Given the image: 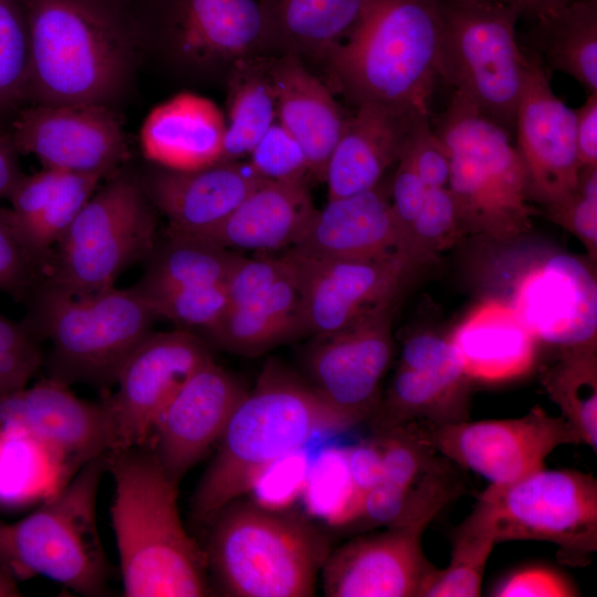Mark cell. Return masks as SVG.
<instances>
[{
  "mask_svg": "<svg viewBox=\"0 0 597 597\" xmlns=\"http://www.w3.org/2000/svg\"><path fill=\"white\" fill-rule=\"evenodd\" d=\"M355 425L308 386L271 360L238 404L191 501V516L208 524L248 493L277 461L301 450L315 434Z\"/></svg>",
  "mask_w": 597,
  "mask_h": 597,
  "instance_id": "6da1fadb",
  "label": "cell"
},
{
  "mask_svg": "<svg viewBox=\"0 0 597 597\" xmlns=\"http://www.w3.org/2000/svg\"><path fill=\"white\" fill-rule=\"evenodd\" d=\"M31 104L109 106L127 84L139 32L123 0H20Z\"/></svg>",
  "mask_w": 597,
  "mask_h": 597,
  "instance_id": "7a4b0ae2",
  "label": "cell"
},
{
  "mask_svg": "<svg viewBox=\"0 0 597 597\" xmlns=\"http://www.w3.org/2000/svg\"><path fill=\"white\" fill-rule=\"evenodd\" d=\"M114 481L112 526L126 597H200L210 593L206 558L181 522L178 483L148 443L106 452Z\"/></svg>",
  "mask_w": 597,
  "mask_h": 597,
  "instance_id": "3957f363",
  "label": "cell"
},
{
  "mask_svg": "<svg viewBox=\"0 0 597 597\" xmlns=\"http://www.w3.org/2000/svg\"><path fill=\"white\" fill-rule=\"evenodd\" d=\"M470 274L482 298L500 301L540 344L558 349L597 341L596 264L524 234L482 238Z\"/></svg>",
  "mask_w": 597,
  "mask_h": 597,
  "instance_id": "277c9868",
  "label": "cell"
},
{
  "mask_svg": "<svg viewBox=\"0 0 597 597\" xmlns=\"http://www.w3.org/2000/svg\"><path fill=\"white\" fill-rule=\"evenodd\" d=\"M440 0H368L350 38L328 59L354 103L430 114L438 73Z\"/></svg>",
  "mask_w": 597,
  "mask_h": 597,
  "instance_id": "5b68a950",
  "label": "cell"
},
{
  "mask_svg": "<svg viewBox=\"0 0 597 597\" xmlns=\"http://www.w3.org/2000/svg\"><path fill=\"white\" fill-rule=\"evenodd\" d=\"M27 300L22 323L35 338L51 342L49 378L65 386L115 384L157 317L134 286L74 295L39 280Z\"/></svg>",
  "mask_w": 597,
  "mask_h": 597,
  "instance_id": "8992f818",
  "label": "cell"
},
{
  "mask_svg": "<svg viewBox=\"0 0 597 597\" xmlns=\"http://www.w3.org/2000/svg\"><path fill=\"white\" fill-rule=\"evenodd\" d=\"M206 565L228 596L306 597L328 555L304 517L255 503L231 502L209 523Z\"/></svg>",
  "mask_w": 597,
  "mask_h": 597,
  "instance_id": "52a82bcc",
  "label": "cell"
},
{
  "mask_svg": "<svg viewBox=\"0 0 597 597\" xmlns=\"http://www.w3.org/2000/svg\"><path fill=\"white\" fill-rule=\"evenodd\" d=\"M450 163L448 188L467 234H526L536 213L512 135L453 93L433 129Z\"/></svg>",
  "mask_w": 597,
  "mask_h": 597,
  "instance_id": "ba28073f",
  "label": "cell"
},
{
  "mask_svg": "<svg viewBox=\"0 0 597 597\" xmlns=\"http://www.w3.org/2000/svg\"><path fill=\"white\" fill-rule=\"evenodd\" d=\"M106 452L81 465L56 495L25 517L0 520V565L14 578L44 576L83 596L107 591L109 565L96 521Z\"/></svg>",
  "mask_w": 597,
  "mask_h": 597,
  "instance_id": "9c48e42d",
  "label": "cell"
},
{
  "mask_svg": "<svg viewBox=\"0 0 597 597\" xmlns=\"http://www.w3.org/2000/svg\"><path fill=\"white\" fill-rule=\"evenodd\" d=\"M439 76L511 135L524 86L528 55L515 27L522 18L511 7L440 0Z\"/></svg>",
  "mask_w": 597,
  "mask_h": 597,
  "instance_id": "30bf717a",
  "label": "cell"
},
{
  "mask_svg": "<svg viewBox=\"0 0 597 597\" xmlns=\"http://www.w3.org/2000/svg\"><path fill=\"white\" fill-rule=\"evenodd\" d=\"M155 228L140 180L117 174L81 209L40 280L74 295L111 289L126 268L150 255Z\"/></svg>",
  "mask_w": 597,
  "mask_h": 597,
  "instance_id": "8fae6325",
  "label": "cell"
},
{
  "mask_svg": "<svg viewBox=\"0 0 597 597\" xmlns=\"http://www.w3.org/2000/svg\"><path fill=\"white\" fill-rule=\"evenodd\" d=\"M478 502L498 543H552L564 563L580 566L597 549V480L590 473L544 468L511 484H490Z\"/></svg>",
  "mask_w": 597,
  "mask_h": 597,
  "instance_id": "7c38bea8",
  "label": "cell"
},
{
  "mask_svg": "<svg viewBox=\"0 0 597 597\" xmlns=\"http://www.w3.org/2000/svg\"><path fill=\"white\" fill-rule=\"evenodd\" d=\"M434 449L458 467L495 485L514 483L545 468L558 447L580 443L561 416L542 407L511 419H493L426 427Z\"/></svg>",
  "mask_w": 597,
  "mask_h": 597,
  "instance_id": "4fadbf2b",
  "label": "cell"
},
{
  "mask_svg": "<svg viewBox=\"0 0 597 597\" xmlns=\"http://www.w3.org/2000/svg\"><path fill=\"white\" fill-rule=\"evenodd\" d=\"M298 283L306 334L334 333L368 312L397 303L426 269L400 252L370 259L328 260L286 254Z\"/></svg>",
  "mask_w": 597,
  "mask_h": 597,
  "instance_id": "5bb4252c",
  "label": "cell"
},
{
  "mask_svg": "<svg viewBox=\"0 0 597 597\" xmlns=\"http://www.w3.org/2000/svg\"><path fill=\"white\" fill-rule=\"evenodd\" d=\"M211 359L207 343L189 331L149 333L123 364L115 380L117 390L103 404L112 450L147 443L176 391Z\"/></svg>",
  "mask_w": 597,
  "mask_h": 597,
  "instance_id": "9a60e30c",
  "label": "cell"
},
{
  "mask_svg": "<svg viewBox=\"0 0 597 597\" xmlns=\"http://www.w3.org/2000/svg\"><path fill=\"white\" fill-rule=\"evenodd\" d=\"M397 303L379 306L344 328L315 336L305 364L315 390L355 426L379 407L381 380L392 360Z\"/></svg>",
  "mask_w": 597,
  "mask_h": 597,
  "instance_id": "2e32d148",
  "label": "cell"
},
{
  "mask_svg": "<svg viewBox=\"0 0 597 597\" xmlns=\"http://www.w3.org/2000/svg\"><path fill=\"white\" fill-rule=\"evenodd\" d=\"M471 386L448 334H411L373 417L374 428L381 432L410 423L437 427L469 420Z\"/></svg>",
  "mask_w": 597,
  "mask_h": 597,
  "instance_id": "e0dca14e",
  "label": "cell"
},
{
  "mask_svg": "<svg viewBox=\"0 0 597 597\" xmlns=\"http://www.w3.org/2000/svg\"><path fill=\"white\" fill-rule=\"evenodd\" d=\"M9 133L19 154L66 172L107 176L128 155L121 121L106 105L31 104L17 113Z\"/></svg>",
  "mask_w": 597,
  "mask_h": 597,
  "instance_id": "ac0fdd59",
  "label": "cell"
},
{
  "mask_svg": "<svg viewBox=\"0 0 597 597\" xmlns=\"http://www.w3.org/2000/svg\"><path fill=\"white\" fill-rule=\"evenodd\" d=\"M163 32L174 61L198 74H228L238 61L270 50L256 0H169Z\"/></svg>",
  "mask_w": 597,
  "mask_h": 597,
  "instance_id": "d6986e66",
  "label": "cell"
},
{
  "mask_svg": "<svg viewBox=\"0 0 597 597\" xmlns=\"http://www.w3.org/2000/svg\"><path fill=\"white\" fill-rule=\"evenodd\" d=\"M514 133L532 202L544 207L574 189L582 167L575 109L557 97L535 56H528Z\"/></svg>",
  "mask_w": 597,
  "mask_h": 597,
  "instance_id": "ffe728a7",
  "label": "cell"
},
{
  "mask_svg": "<svg viewBox=\"0 0 597 597\" xmlns=\"http://www.w3.org/2000/svg\"><path fill=\"white\" fill-rule=\"evenodd\" d=\"M429 522L386 527L328 553L322 566L329 597H411L436 566L426 557L422 536Z\"/></svg>",
  "mask_w": 597,
  "mask_h": 597,
  "instance_id": "44dd1931",
  "label": "cell"
},
{
  "mask_svg": "<svg viewBox=\"0 0 597 597\" xmlns=\"http://www.w3.org/2000/svg\"><path fill=\"white\" fill-rule=\"evenodd\" d=\"M3 432L39 442L75 468L113 448L104 405L80 399L50 378L0 397Z\"/></svg>",
  "mask_w": 597,
  "mask_h": 597,
  "instance_id": "7402d4cb",
  "label": "cell"
},
{
  "mask_svg": "<svg viewBox=\"0 0 597 597\" xmlns=\"http://www.w3.org/2000/svg\"><path fill=\"white\" fill-rule=\"evenodd\" d=\"M245 392L237 378L213 359L176 391L153 427V444L148 443L172 481L179 484L219 441Z\"/></svg>",
  "mask_w": 597,
  "mask_h": 597,
  "instance_id": "603a6c76",
  "label": "cell"
},
{
  "mask_svg": "<svg viewBox=\"0 0 597 597\" xmlns=\"http://www.w3.org/2000/svg\"><path fill=\"white\" fill-rule=\"evenodd\" d=\"M263 181L238 160L185 170L159 166L140 179L149 202L168 220L167 233L188 237L219 227Z\"/></svg>",
  "mask_w": 597,
  "mask_h": 597,
  "instance_id": "cb8c5ba5",
  "label": "cell"
},
{
  "mask_svg": "<svg viewBox=\"0 0 597 597\" xmlns=\"http://www.w3.org/2000/svg\"><path fill=\"white\" fill-rule=\"evenodd\" d=\"M430 115L398 111L379 104H360L327 163L324 181L328 199L375 188L389 166L404 153L418 119Z\"/></svg>",
  "mask_w": 597,
  "mask_h": 597,
  "instance_id": "d4e9b609",
  "label": "cell"
},
{
  "mask_svg": "<svg viewBox=\"0 0 597 597\" xmlns=\"http://www.w3.org/2000/svg\"><path fill=\"white\" fill-rule=\"evenodd\" d=\"M291 250L328 260L402 253L389 193L378 184L364 192L328 199L322 209L315 210Z\"/></svg>",
  "mask_w": 597,
  "mask_h": 597,
  "instance_id": "484cf974",
  "label": "cell"
},
{
  "mask_svg": "<svg viewBox=\"0 0 597 597\" xmlns=\"http://www.w3.org/2000/svg\"><path fill=\"white\" fill-rule=\"evenodd\" d=\"M470 380L501 384L526 376L540 343L506 304L482 298L448 334Z\"/></svg>",
  "mask_w": 597,
  "mask_h": 597,
  "instance_id": "4316f807",
  "label": "cell"
},
{
  "mask_svg": "<svg viewBox=\"0 0 597 597\" xmlns=\"http://www.w3.org/2000/svg\"><path fill=\"white\" fill-rule=\"evenodd\" d=\"M279 122L302 147L310 178L324 181L329 157L343 132V117L331 90L293 54L271 56Z\"/></svg>",
  "mask_w": 597,
  "mask_h": 597,
  "instance_id": "83f0119b",
  "label": "cell"
},
{
  "mask_svg": "<svg viewBox=\"0 0 597 597\" xmlns=\"http://www.w3.org/2000/svg\"><path fill=\"white\" fill-rule=\"evenodd\" d=\"M315 210L306 182L265 180L219 227L195 238L234 251L292 248Z\"/></svg>",
  "mask_w": 597,
  "mask_h": 597,
  "instance_id": "f1b7e54d",
  "label": "cell"
},
{
  "mask_svg": "<svg viewBox=\"0 0 597 597\" xmlns=\"http://www.w3.org/2000/svg\"><path fill=\"white\" fill-rule=\"evenodd\" d=\"M224 132L226 118L212 101L181 93L149 113L142 147L160 167L196 169L220 161Z\"/></svg>",
  "mask_w": 597,
  "mask_h": 597,
  "instance_id": "f546056e",
  "label": "cell"
},
{
  "mask_svg": "<svg viewBox=\"0 0 597 597\" xmlns=\"http://www.w3.org/2000/svg\"><path fill=\"white\" fill-rule=\"evenodd\" d=\"M368 0H261L270 50L328 59L350 38Z\"/></svg>",
  "mask_w": 597,
  "mask_h": 597,
  "instance_id": "4dcf8cb0",
  "label": "cell"
},
{
  "mask_svg": "<svg viewBox=\"0 0 597 597\" xmlns=\"http://www.w3.org/2000/svg\"><path fill=\"white\" fill-rule=\"evenodd\" d=\"M207 333L219 347L245 356L259 355L306 334L302 297L293 265L286 276L259 295L242 304L229 306Z\"/></svg>",
  "mask_w": 597,
  "mask_h": 597,
  "instance_id": "1f68e13d",
  "label": "cell"
},
{
  "mask_svg": "<svg viewBox=\"0 0 597 597\" xmlns=\"http://www.w3.org/2000/svg\"><path fill=\"white\" fill-rule=\"evenodd\" d=\"M271 56L238 61L228 73V117L220 161L249 156L276 122Z\"/></svg>",
  "mask_w": 597,
  "mask_h": 597,
  "instance_id": "d6a6232c",
  "label": "cell"
},
{
  "mask_svg": "<svg viewBox=\"0 0 597 597\" xmlns=\"http://www.w3.org/2000/svg\"><path fill=\"white\" fill-rule=\"evenodd\" d=\"M167 234L160 247L155 245L145 274L133 285L142 294L224 283L243 256L199 238Z\"/></svg>",
  "mask_w": 597,
  "mask_h": 597,
  "instance_id": "836d02e7",
  "label": "cell"
},
{
  "mask_svg": "<svg viewBox=\"0 0 597 597\" xmlns=\"http://www.w3.org/2000/svg\"><path fill=\"white\" fill-rule=\"evenodd\" d=\"M541 375L549 399L579 439L597 450V341L558 349Z\"/></svg>",
  "mask_w": 597,
  "mask_h": 597,
  "instance_id": "e575fe53",
  "label": "cell"
},
{
  "mask_svg": "<svg viewBox=\"0 0 597 597\" xmlns=\"http://www.w3.org/2000/svg\"><path fill=\"white\" fill-rule=\"evenodd\" d=\"M538 28L548 66L597 93V1L568 2Z\"/></svg>",
  "mask_w": 597,
  "mask_h": 597,
  "instance_id": "d590c367",
  "label": "cell"
},
{
  "mask_svg": "<svg viewBox=\"0 0 597 597\" xmlns=\"http://www.w3.org/2000/svg\"><path fill=\"white\" fill-rule=\"evenodd\" d=\"M498 544L490 520L476 501L453 534L446 568L436 567L420 590L421 597H476L490 554Z\"/></svg>",
  "mask_w": 597,
  "mask_h": 597,
  "instance_id": "8d00e7d4",
  "label": "cell"
},
{
  "mask_svg": "<svg viewBox=\"0 0 597 597\" xmlns=\"http://www.w3.org/2000/svg\"><path fill=\"white\" fill-rule=\"evenodd\" d=\"M104 177L101 174L66 172L46 206L33 219L13 229L41 274L49 264L51 248L59 242Z\"/></svg>",
  "mask_w": 597,
  "mask_h": 597,
  "instance_id": "74e56055",
  "label": "cell"
},
{
  "mask_svg": "<svg viewBox=\"0 0 597 597\" xmlns=\"http://www.w3.org/2000/svg\"><path fill=\"white\" fill-rule=\"evenodd\" d=\"M30 46L20 0H0V115L28 101Z\"/></svg>",
  "mask_w": 597,
  "mask_h": 597,
  "instance_id": "f35d334b",
  "label": "cell"
},
{
  "mask_svg": "<svg viewBox=\"0 0 597 597\" xmlns=\"http://www.w3.org/2000/svg\"><path fill=\"white\" fill-rule=\"evenodd\" d=\"M465 235L453 197L447 187L428 188L423 205L407 240V255L427 269L439 254L455 245Z\"/></svg>",
  "mask_w": 597,
  "mask_h": 597,
  "instance_id": "ab89813d",
  "label": "cell"
},
{
  "mask_svg": "<svg viewBox=\"0 0 597 597\" xmlns=\"http://www.w3.org/2000/svg\"><path fill=\"white\" fill-rule=\"evenodd\" d=\"M142 295L157 317L186 327H201L206 332L218 323L229 306L224 283L174 287Z\"/></svg>",
  "mask_w": 597,
  "mask_h": 597,
  "instance_id": "60d3db41",
  "label": "cell"
},
{
  "mask_svg": "<svg viewBox=\"0 0 597 597\" xmlns=\"http://www.w3.org/2000/svg\"><path fill=\"white\" fill-rule=\"evenodd\" d=\"M545 216L584 245L588 259L597 261V166H582L573 190L543 207Z\"/></svg>",
  "mask_w": 597,
  "mask_h": 597,
  "instance_id": "b9f144b4",
  "label": "cell"
},
{
  "mask_svg": "<svg viewBox=\"0 0 597 597\" xmlns=\"http://www.w3.org/2000/svg\"><path fill=\"white\" fill-rule=\"evenodd\" d=\"M249 165L270 181H304L310 178L306 156L290 133L275 122L249 154Z\"/></svg>",
  "mask_w": 597,
  "mask_h": 597,
  "instance_id": "7bdbcfd3",
  "label": "cell"
},
{
  "mask_svg": "<svg viewBox=\"0 0 597 597\" xmlns=\"http://www.w3.org/2000/svg\"><path fill=\"white\" fill-rule=\"evenodd\" d=\"M41 364L35 337L24 324L0 315V397L25 387Z\"/></svg>",
  "mask_w": 597,
  "mask_h": 597,
  "instance_id": "ee69618b",
  "label": "cell"
},
{
  "mask_svg": "<svg viewBox=\"0 0 597 597\" xmlns=\"http://www.w3.org/2000/svg\"><path fill=\"white\" fill-rule=\"evenodd\" d=\"M40 274L15 238L7 208L0 207V292L15 300L27 298Z\"/></svg>",
  "mask_w": 597,
  "mask_h": 597,
  "instance_id": "f6af8a7d",
  "label": "cell"
},
{
  "mask_svg": "<svg viewBox=\"0 0 597 597\" xmlns=\"http://www.w3.org/2000/svg\"><path fill=\"white\" fill-rule=\"evenodd\" d=\"M291 270L292 265L287 255L281 258L243 255L224 282L229 306L253 298L286 276Z\"/></svg>",
  "mask_w": 597,
  "mask_h": 597,
  "instance_id": "bcb514c9",
  "label": "cell"
},
{
  "mask_svg": "<svg viewBox=\"0 0 597 597\" xmlns=\"http://www.w3.org/2000/svg\"><path fill=\"white\" fill-rule=\"evenodd\" d=\"M397 164L389 199L400 237L401 252L408 256L406 252L408 235L423 205L428 188L416 171L406 148Z\"/></svg>",
  "mask_w": 597,
  "mask_h": 597,
  "instance_id": "7dc6e473",
  "label": "cell"
},
{
  "mask_svg": "<svg viewBox=\"0 0 597 597\" xmlns=\"http://www.w3.org/2000/svg\"><path fill=\"white\" fill-rule=\"evenodd\" d=\"M495 597H570L576 586L562 572L541 565L519 568L505 576L493 589Z\"/></svg>",
  "mask_w": 597,
  "mask_h": 597,
  "instance_id": "c3c4849f",
  "label": "cell"
},
{
  "mask_svg": "<svg viewBox=\"0 0 597 597\" xmlns=\"http://www.w3.org/2000/svg\"><path fill=\"white\" fill-rule=\"evenodd\" d=\"M406 150L427 188L448 186L449 157L431 127L430 115L418 119Z\"/></svg>",
  "mask_w": 597,
  "mask_h": 597,
  "instance_id": "681fc988",
  "label": "cell"
},
{
  "mask_svg": "<svg viewBox=\"0 0 597 597\" xmlns=\"http://www.w3.org/2000/svg\"><path fill=\"white\" fill-rule=\"evenodd\" d=\"M353 488L360 503L383 476L381 452L376 438L344 449Z\"/></svg>",
  "mask_w": 597,
  "mask_h": 597,
  "instance_id": "f907efd6",
  "label": "cell"
},
{
  "mask_svg": "<svg viewBox=\"0 0 597 597\" xmlns=\"http://www.w3.org/2000/svg\"><path fill=\"white\" fill-rule=\"evenodd\" d=\"M576 147L580 166H597V93H588L575 109Z\"/></svg>",
  "mask_w": 597,
  "mask_h": 597,
  "instance_id": "816d5d0a",
  "label": "cell"
},
{
  "mask_svg": "<svg viewBox=\"0 0 597 597\" xmlns=\"http://www.w3.org/2000/svg\"><path fill=\"white\" fill-rule=\"evenodd\" d=\"M19 151L11 135L0 130V199H8L9 195L24 175L19 165Z\"/></svg>",
  "mask_w": 597,
  "mask_h": 597,
  "instance_id": "f5cc1de1",
  "label": "cell"
},
{
  "mask_svg": "<svg viewBox=\"0 0 597 597\" xmlns=\"http://www.w3.org/2000/svg\"><path fill=\"white\" fill-rule=\"evenodd\" d=\"M465 2L503 4L516 9L522 18H531L538 23L557 15L568 3V0H457Z\"/></svg>",
  "mask_w": 597,
  "mask_h": 597,
  "instance_id": "db71d44e",
  "label": "cell"
},
{
  "mask_svg": "<svg viewBox=\"0 0 597 597\" xmlns=\"http://www.w3.org/2000/svg\"><path fill=\"white\" fill-rule=\"evenodd\" d=\"M14 577L0 565V597L20 596Z\"/></svg>",
  "mask_w": 597,
  "mask_h": 597,
  "instance_id": "11a10c76",
  "label": "cell"
},
{
  "mask_svg": "<svg viewBox=\"0 0 597 597\" xmlns=\"http://www.w3.org/2000/svg\"><path fill=\"white\" fill-rule=\"evenodd\" d=\"M589 1H597V0H568V2H589Z\"/></svg>",
  "mask_w": 597,
  "mask_h": 597,
  "instance_id": "9f6ffc18",
  "label": "cell"
},
{
  "mask_svg": "<svg viewBox=\"0 0 597 597\" xmlns=\"http://www.w3.org/2000/svg\"><path fill=\"white\" fill-rule=\"evenodd\" d=\"M1 315V314H0Z\"/></svg>",
  "mask_w": 597,
  "mask_h": 597,
  "instance_id": "6f0895ef",
  "label": "cell"
}]
</instances>
